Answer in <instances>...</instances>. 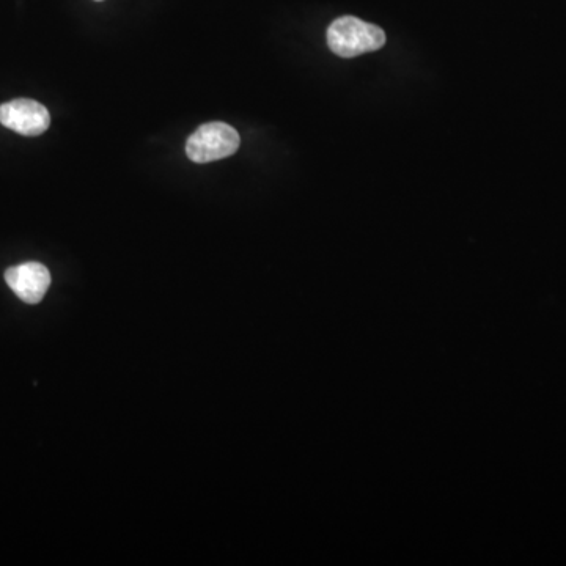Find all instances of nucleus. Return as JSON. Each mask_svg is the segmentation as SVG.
<instances>
[{
	"instance_id": "f03ea898",
	"label": "nucleus",
	"mask_w": 566,
	"mask_h": 566,
	"mask_svg": "<svg viewBox=\"0 0 566 566\" xmlns=\"http://www.w3.org/2000/svg\"><path fill=\"white\" fill-rule=\"evenodd\" d=\"M241 139L238 131L227 123L213 122L200 126L186 142V153L197 164L219 161L235 155Z\"/></svg>"
},
{
	"instance_id": "7ed1b4c3",
	"label": "nucleus",
	"mask_w": 566,
	"mask_h": 566,
	"mask_svg": "<svg viewBox=\"0 0 566 566\" xmlns=\"http://www.w3.org/2000/svg\"><path fill=\"white\" fill-rule=\"evenodd\" d=\"M0 123L15 133L35 137L48 131L51 115L38 101L19 98L0 106Z\"/></svg>"
},
{
	"instance_id": "20e7f679",
	"label": "nucleus",
	"mask_w": 566,
	"mask_h": 566,
	"mask_svg": "<svg viewBox=\"0 0 566 566\" xmlns=\"http://www.w3.org/2000/svg\"><path fill=\"white\" fill-rule=\"evenodd\" d=\"M5 282L21 301L38 304L43 301L46 291L51 287V274L45 265L29 261L24 265L8 268L5 271Z\"/></svg>"
},
{
	"instance_id": "f257e3e1",
	"label": "nucleus",
	"mask_w": 566,
	"mask_h": 566,
	"mask_svg": "<svg viewBox=\"0 0 566 566\" xmlns=\"http://www.w3.org/2000/svg\"><path fill=\"white\" fill-rule=\"evenodd\" d=\"M328 45L335 56L351 59L383 48L386 34L375 24L365 23L354 16H343L329 26Z\"/></svg>"
},
{
	"instance_id": "39448f33",
	"label": "nucleus",
	"mask_w": 566,
	"mask_h": 566,
	"mask_svg": "<svg viewBox=\"0 0 566 566\" xmlns=\"http://www.w3.org/2000/svg\"><path fill=\"white\" fill-rule=\"evenodd\" d=\"M96 2H101V0H96Z\"/></svg>"
}]
</instances>
